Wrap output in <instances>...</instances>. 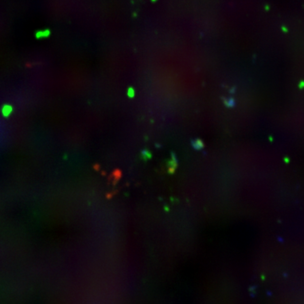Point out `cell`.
I'll list each match as a JSON object with an SVG mask.
<instances>
[{"label": "cell", "instance_id": "6da1fadb", "mask_svg": "<svg viewBox=\"0 0 304 304\" xmlns=\"http://www.w3.org/2000/svg\"><path fill=\"white\" fill-rule=\"evenodd\" d=\"M177 167V159L174 153H172V159L166 163V169L170 174H173Z\"/></svg>", "mask_w": 304, "mask_h": 304}, {"label": "cell", "instance_id": "7a4b0ae2", "mask_svg": "<svg viewBox=\"0 0 304 304\" xmlns=\"http://www.w3.org/2000/svg\"><path fill=\"white\" fill-rule=\"evenodd\" d=\"M121 177H122L121 170L116 169V170H114L113 172H111V175L109 176L108 180H109V182H111L112 184H116V183L121 179Z\"/></svg>", "mask_w": 304, "mask_h": 304}, {"label": "cell", "instance_id": "3957f363", "mask_svg": "<svg viewBox=\"0 0 304 304\" xmlns=\"http://www.w3.org/2000/svg\"><path fill=\"white\" fill-rule=\"evenodd\" d=\"M191 145H192V147L194 149V150H202V149L205 147L204 142H203L201 139H199V138H195V139L192 140V142H191Z\"/></svg>", "mask_w": 304, "mask_h": 304}, {"label": "cell", "instance_id": "277c9868", "mask_svg": "<svg viewBox=\"0 0 304 304\" xmlns=\"http://www.w3.org/2000/svg\"><path fill=\"white\" fill-rule=\"evenodd\" d=\"M141 156L143 160L147 161L149 159L151 158V153L148 150H143L141 151Z\"/></svg>", "mask_w": 304, "mask_h": 304}, {"label": "cell", "instance_id": "5b68a950", "mask_svg": "<svg viewBox=\"0 0 304 304\" xmlns=\"http://www.w3.org/2000/svg\"><path fill=\"white\" fill-rule=\"evenodd\" d=\"M134 95H135V91L134 90V88H132V87L128 88V96H129V97H134Z\"/></svg>", "mask_w": 304, "mask_h": 304}]
</instances>
